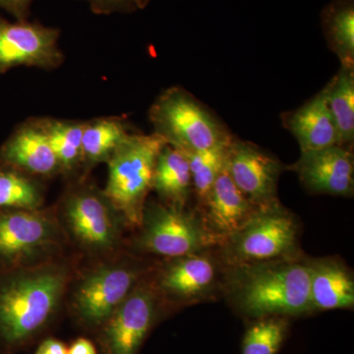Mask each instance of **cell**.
<instances>
[{"mask_svg":"<svg viewBox=\"0 0 354 354\" xmlns=\"http://www.w3.org/2000/svg\"><path fill=\"white\" fill-rule=\"evenodd\" d=\"M327 87L328 104L337 127L339 146L349 145L354 139L353 65L342 64V69Z\"/></svg>","mask_w":354,"mask_h":354,"instance_id":"ffe728a7","label":"cell"},{"mask_svg":"<svg viewBox=\"0 0 354 354\" xmlns=\"http://www.w3.org/2000/svg\"><path fill=\"white\" fill-rule=\"evenodd\" d=\"M225 167L235 185L257 209L279 204L277 187L281 165L253 144L232 139Z\"/></svg>","mask_w":354,"mask_h":354,"instance_id":"30bf717a","label":"cell"},{"mask_svg":"<svg viewBox=\"0 0 354 354\" xmlns=\"http://www.w3.org/2000/svg\"><path fill=\"white\" fill-rule=\"evenodd\" d=\"M234 301L254 317L298 315L312 310L309 264L291 260L236 265Z\"/></svg>","mask_w":354,"mask_h":354,"instance_id":"6da1fadb","label":"cell"},{"mask_svg":"<svg viewBox=\"0 0 354 354\" xmlns=\"http://www.w3.org/2000/svg\"><path fill=\"white\" fill-rule=\"evenodd\" d=\"M118 213L104 194L91 188L74 191L65 202L70 230L80 243L95 251L115 245L120 232Z\"/></svg>","mask_w":354,"mask_h":354,"instance_id":"8fae6325","label":"cell"},{"mask_svg":"<svg viewBox=\"0 0 354 354\" xmlns=\"http://www.w3.org/2000/svg\"><path fill=\"white\" fill-rule=\"evenodd\" d=\"M286 322L283 319L262 318L247 330L243 354H276L285 337Z\"/></svg>","mask_w":354,"mask_h":354,"instance_id":"484cf974","label":"cell"},{"mask_svg":"<svg viewBox=\"0 0 354 354\" xmlns=\"http://www.w3.org/2000/svg\"><path fill=\"white\" fill-rule=\"evenodd\" d=\"M286 127L299 143L301 152L339 145L337 127L328 104V87L288 114Z\"/></svg>","mask_w":354,"mask_h":354,"instance_id":"e0dca14e","label":"cell"},{"mask_svg":"<svg viewBox=\"0 0 354 354\" xmlns=\"http://www.w3.org/2000/svg\"><path fill=\"white\" fill-rule=\"evenodd\" d=\"M131 133L118 118H101L84 125L82 160L88 165L106 162Z\"/></svg>","mask_w":354,"mask_h":354,"instance_id":"44dd1931","label":"cell"},{"mask_svg":"<svg viewBox=\"0 0 354 354\" xmlns=\"http://www.w3.org/2000/svg\"><path fill=\"white\" fill-rule=\"evenodd\" d=\"M3 158L9 164L35 176H50L60 169L43 120L26 123L14 133L4 146Z\"/></svg>","mask_w":354,"mask_h":354,"instance_id":"2e32d148","label":"cell"},{"mask_svg":"<svg viewBox=\"0 0 354 354\" xmlns=\"http://www.w3.org/2000/svg\"><path fill=\"white\" fill-rule=\"evenodd\" d=\"M232 141L207 150L184 153L189 162L192 187L198 199L202 203L208 196L212 186L225 169L228 146Z\"/></svg>","mask_w":354,"mask_h":354,"instance_id":"cb8c5ba5","label":"cell"},{"mask_svg":"<svg viewBox=\"0 0 354 354\" xmlns=\"http://www.w3.org/2000/svg\"><path fill=\"white\" fill-rule=\"evenodd\" d=\"M326 35L342 64L353 65L354 7L353 0H335L323 12Z\"/></svg>","mask_w":354,"mask_h":354,"instance_id":"7402d4cb","label":"cell"},{"mask_svg":"<svg viewBox=\"0 0 354 354\" xmlns=\"http://www.w3.org/2000/svg\"><path fill=\"white\" fill-rule=\"evenodd\" d=\"M225 241L228 255L236 265L288 260L297 253V223L281 204L258 209Z\"/></svg>","mask_w":354,"mask_h":354,"instance_id":"5b68a950","label":"cell"},{"mask_svg":"<svg viewBox=\"0 0 354 354\" xmlns=\"http://www.w3.org/2000/svg\"><path fill=\"white\" fill-rule=\"evenodd\" d=\"M68 354H97L94 344L85 337H79L68 348Z\"/></svg>","mask_w":354,"mask_h":354,"instance_id":"f546056e","label":"cell"},{"mask_svg":"<svg viewBox=\"0 0 354 354\" xmlns=\"http://www.w3.org/2000/svg\"><path fill=\"white\" fill-rule=\"evenodd\" d=\"M203 204L206 209L203 221L216 241H227L258 209L235 185L225 167Z\"/></svg>","mask_w":354,"mask_h":354,"instance_id":"4fadbf2b","label":"cell"},{"mask_svg":"<svg viewBox=\"0 0 354 354\" xmlns=\"http://www.w3.org/2000/svg\"><path fill=\"white\" fill-rule=\"evenodd\" d=\"M44 130L62 171H72L82 160V137L85 122L43 120Z\"/></svg>","mask_w":354,"mask_h":354,"instance_id":"603a6c76","label":"cell"},{"mask_svg":"<svg viewBox=\"0 0 354 354\" xmlns=\"http://www.w3.org/2000/svg\"><path fill=\"white\" fill-rule=\"evenodd\" d=\"M60 31L39 23H10L0 17V72L15 66L51 70L64 62Z\"/></svg>","mask_w":354,"mask_h":354,"instance_id":"ba28073f","label":"cell"},{"mask_svg":"<svg viewBox=\"0 0 354 354\" xmlns=\"http://www.w3.org/2000/svg\"><path fill=\"white\" fill-rule=\"evenodd\" d=\"M36 354H68V348L64 342L50 337L39 344Z\"/></svg>","mask_w":354,"mask_h":354,"instance_id":"f1b7e54d","label":"cell"},{"mask_svg":"<svg viewBox=\"0 0 354 354\" xmlns=\"http://www.w3.org/2000/svg\"><path fill=\"white\" fill-rule=\"evenodd\" d=\"M32 0H0V8L6 9L18 21H27Z\"/></svg>","mask_w":354,"mask_h":354,"instance_id":"83f0119b","label":"cell"},{"mask_svg":"<svg viewBox=\"0 0 354 354\" xmlns=\"http://www.w3.org/2000/svg\"><path fill=\"white\" fill-rule=\"evenodd\" d=\"M57 230L50 218L32 212L0 216V255L19 259L50 245Z\"/></svg>","mask_w":354,"mask_h":354,"instance_id":"5bb4252c","label":"cell"},{"mask_svg":"<svg viewBox=\"0 0 354 354\" xmlns=\"http://www.w3.org/2000/svg\"><path fill=\"white\" fill-rule=\"evenodd\" d=\"M156 134L183 153L198 152L232 141L225 127L189 93L171 88L150 111Z\"/></svg>","mask_w":354,"mask_h":354,"instance_id":"277c9868","label":"cell"},{"mask_svg":"<svg viewBox=\"0 0 354 354\" xmlns=\"http://www.w3.org/2000/svg\"><path fill=\"white\" fill-rule=\"evenodd\" d=\"M139 246L147 252L178 258L200 253L216 239L185 208L153 204L144 209Z\"/></svg>","mask_w":354,"mask_h":354,"instance_id":"8992f818","label":"cell"},{"mask_svg":"<svg viewBox=\"0 0 354 354\" xmlns=\"http://www.w3.org/2000/svg\"><path fill=\"white\" fill-rule=\"evenodd\" d=\"M312 309L353 308L354 281L339 261L325 259L309 264Z\"/></svg>","mask_w":354,"mask_h":354,"instance_id":"ac0fdd59","label":"cell"},{"mask_svg":"<svg viewBox=\"0 0 354 354\" xmlns=\"http://www.w3.org/2000/svg\"><path fill=\"white\" fill-rule=\"evenodd\" d=\"M155 291L148 286L134 288L100 328L104 354H138L157 313Z\"/></svg>","mask_w":354,"mask_h":354,"instance_id":"9c48e42d","label":"cell"},{"mask_svg":"<svg viewBox=\"0 0 354 354\" xmlns=\"http://www.w3.org/2000/svg\"><path fill=\"white\" fill-rule=\"evenodd\" d=\"M162 270L158 286L165 295L193 301L208 295L216 281V267L208 256L195 253L174 258Z\"/></svg>","mask_w":354,"mask_h":354,"instance_id":"9a60e30c","label":"cell"},{"mask_svg":"<svg viewBox=\"0 0 354 354\" xmlns=\"http://www.w3.org/2000/svg\"><path fill=\"white\" fill-rule=\"evenodd\" d=\"M67 283L55 266L32 269L0 288V335L9 344H23L43 332L55 315Z\"/></svg>","mask_w":354,"mask_h":354,"instance_id":"7a4b0ae2","label":"cell"},{"mask_svg":"<svg viewBox=\"0 0 354 354\" xmlns=\"http://www.w3.org/2000/svg\"><path fill=\"white\" fill-rule=\"evenodd\" d=\"M292 169L305 187L312 192L335 196L353 195V156L344 146L301 152Z\"/></svg>","mask_w":354,"mask_h":354,"instance_id":"7c38bea8","label":"cell"},{"mask_svg":"<svg viewBox=\"0 0 354 354\" xmlns=\"http://www.w3.org/2000/svg\"><path fill=\"white\" fill-rule=\"evenodd\" d=\"M139 274L138 269L127 265H104L88 272L74 299L80 322L100 329L134 290Z\"/></svg>","mask_w":354,"mask_h":354,"instance_id":"52a82bcc","label":"cell"},{"mask_svg":"<svg viewBox=\"0 0 354 354\" xmlns=\"http://www.w3.org/2000/svg\"><path fill=\"white\" fill-rule=\"evenodd\" d=\"M95 14L129 13L145 8L149 0H85Z\"/></svg>","mask_w":354,"mask_h":354,"instance_id":"4316f807","label":"cell"},{"mask_svg":"<svg viewBox=\"0 0 354 354\" xmlns=\"http://www.w3.org/2000/svg\"><path fill=\"white\" fill-rule=\"evenodd\" d=\"M191 188L192 177L187 157L183 151L167 144L158 155L153 189L167 205L185 208Z\"/></svg>","mask_w":354,"mask_h":354,"instance_id":"d6986e66","label":"cell"},{"mask_svg":"<svg viewBox=\"0 0 354 354\" xmlns=\"http://www.w3.org/2000/svg\"><path fill=\"white\" fill-rule=\"evenodd\" d=\"M165 145V140L156 133L130 134L108 160L104 196L133 225H141L146 198L153 189L156 164Z\"/></svg>","mask_w":354,"mask_h":354,"instance_id":"3957f363","label":"cell"},{"mask_svg":"<svg viewBox=\"0 0 354 354\" xmlns=\"http://www.w3.org/2000/svg\"><path fill=\"white\" fill-rule=\"evenodd\" d=\"M41 204V191L32 181L14 172H0V207L34 211Z\"/></svg>","mask_w":354,"mask_h":354,"instance_id":"d4e9b609","label":"cell"}]
</instances>
